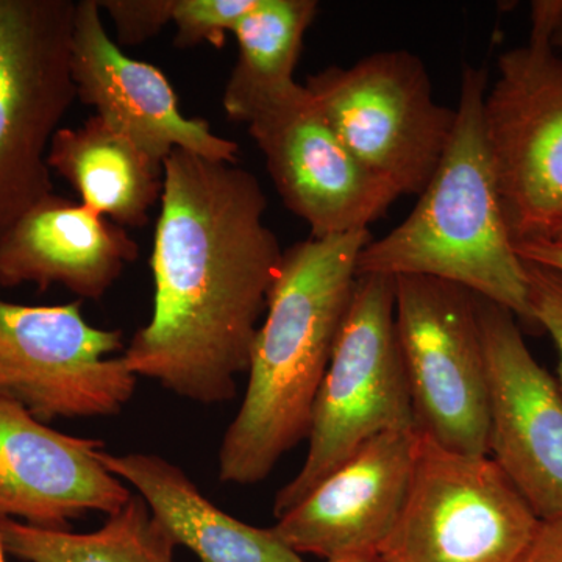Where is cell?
Here are the masks:
<instances>
[{
    "label": "cell",
    "mask_w": 562,
    "mask_h": 562,
    "mask_svg": "<svg viewBox=\"0 0 562 562\" xmlns=\"http://www.w3.org/2000/svg\"><path fill=\"white\" fill-rule=\"evenodd\" d=\"M160 201L154 313L122 358L133 375L187 401H232L283 258L265 222L268 199L238 162L176 149Z\"/></svg>",
    "instance_id": "cell-1"
},
{
    "label": "cell",
    "mask_w": 562,
    "mask_h": 562,
    "mask_svg": "<svg viewBox=\"0 0 562 562\" xmlns=\"http://www.w3.org/2000/svg\"><path fill=\"white\" fill-rule=\"evenodd\" d=\"M369 231L295 243L283 251L251 347L249 383L220 449V480L265 482L308 438L314 402L357 284Z\"/></svg>",
    "instance_id": "cell-2"
},
{
    "label": "cell",
    "mask_w": 562,
    "mask_h": 562,
    "mask_svg": "<svg viewBox=\"0 0 562 562\" xmlns=\"http://www.w3.org/2000/svg\"><path fill=\"white\" fill-rule=\"evenodd\" d=\"M486 70H462L457 122L438 169L398 227L358 257V276L430 277L460 284L535 324L525 261L503 214L484 143Z\"/></svg>",
    "instance_id": "cell-3"
},
{
    "label": "cell",
    "mask_w": 562,
    "mask_h": 562,
    "mask_svg": "<svg viewBox=\"0 0 562 562\" xmlns=\"http://www.w3.org/2000/svg\"><path fill=\"white\" fill-rule=\"evenodd\" d=\"M413 430L412 392L395 328V280L358 276L314 402L305 462L277 492L273 516L291 512L376 436Z\"/></svg>",
    "instance_id": "cell-4"
},
{
    "label": "cell",
    "mask_w": 562,
    "mask_h": 562,
    "mask_svg": "<svg viewBox=\"0 0 562 562\" xmlns=\"http://www.w3.org/2000/svg\"><path fill=\"white\" fill-rule=\"evenodd\" d=\"M561 0L531 3L527 43L498 57L483 99L484 143L514 246L562 224V55L552 43Z\"/></svg>",
    "instance_id": "cell-5"
},
{
    "label": "cell",
    "mask_w": 562,
    "mask_h": 562,
    "mask_svg": "<svg viewBox=\"0 0 562 562\" xmlns=\"http://www.w3.org/2000/svg\"><path fill=\"white\" fill-rule=\"evenodd\" d=\"M541 520L491 454L417 431L412 480L382 562H520Z\"/></svg>",
    "instance_id": "cell-6"
},
{
    "label": "cell",
    "mask_w": 562,
    "mask_h": 562,
    "mask_svg": "<svg viewBox=\"0 0 562 562\" xmlns=\"http://www.w3.org/2000/svg\"><path fill=\"white\" fill-rule=\"evenodd\" d=\"M72 0H0V236L54 194L47 154L77 99Z\"/></svg>",
    "instance_id": "cell-7"
},
{
    "label": "cell",
    "mask_w": 562,
    "mask_h": 562,
    "mask_svg": "<svg viewBox=\"0 0 562 562\" xmlns=\"http://www.w3.org/2000/svg\"><path fill=\"white\" fill-rule=\"evenodd\" d=\"M317 109L358 161L397 192L419 195L442 160L457 109L432 98L424 63L406 50L376 52L308 77Z\"/></svg>",
    "instance_id": "cell-8"
},
{
    "label": "cell",
    "mask_w": 562,
    "mask_h": 562,
    "mask_svg": "<svg viewBox=\"0 0 562 562\" xmlns=\"http://www.w3.org/2000/svg\"><path fill=\"white\" fill-rule=\"evenodd\" d=\"M395 328L416 430L443 449L490 454V392L476 295L430 277H395Z\"/></svg>",
    "instance_id": "cell-9"
},
{
    "label": "cell",
    "mask_w": 562,
    "mask_h": 562,
    "mask_svg": "<svg viewBox=\"0 0 562 562\" xmlns=\"http://www.w3.org/2000/svg\"><path fill=\"white\" fill-rule=\"evenodd\" d=\"M80 301L31 306L0 299V398L36 419H92L120 414L138 376L124 358L121 330L85 321Z\"/></svg>",
    "instance_id": "cell-10"
},
{
    "label": "cell",
    "mask_w": 562,
    "mask_h": 562,
    "mask_svg": "<svg viewBox=\"0 0 562 562\" xmlns=\"http://www.w3.org/2000/svg\"><path fill=\"white\" fill-rule=\"evenodd\" d=\"M247 125L281 201L313 238L369 231L401 198L344 146L305 85L266 103Z\"/></svg>",
    "instance_id": "cell-11"
},
{
    "label": "cell",
    "mask_w": 562,
    "mask_h": 562,
    "mask_svg": "<svg viewBox=\"0 0 562 562\" xmlns=\"http://www.w3.org/2000/svg\"><path fill=\"white\" fill-rule=\"evenodd\" d=\"M490 392V454L541 522L562 519V391L517 317L476 295Z\"/></svg>",
    "instance_id": "cell-12"
},
{
    "label": "cell",
    "mask_w": 562,
    "mask_h": 562,
    "mask_svg": "<svg viewBox=\"0 0 562 562\" xmlns=\"http://www.w3.org/2000/svg\"><path fill=\"white\" fill-rule=\"evenodd\" d=\"M101 11L98 0L77 2L70 54L77 99L94 106L98 116L157 165H165L176 149L238 162V143L216 135L206 121L183 116L165 74L127 57L110 38Z\"/></svg>",
    "instance_id": "cell-13"
},
{
    "label": "cell",
    "mask_w": 562,
    "mask_h": 562,
    "mask_svg": "<svg viewBox=\"0 0 562 562\" xmlns=\"http://www.w3.org/2000/svg\"><path fill=\"white\" fill-rule=\"evenodd\" d=\"M103 449L0 398V519L68 531L87 514L120 512L133 494L102 464Z\"/></svg>",
    "instance_id": "cell-14"
},
{
    "label": "cell",
    "mask_w": 562,
    "mask_h": 562,
    "mask_svg": "<svg viewBox=\"0 0 562 562\" xmlns=\"http://www.w3.org/2000/svg\"><path fill=\"white\" fill-rule=\"evenodd\" d=\"M416 446L417 430L376 436L277 519L273 530L294 552L324 561L379 558L401 516Z\"/></svg>",
    "instance_id": "cell-15"
},
{
    "label": "cell",
    "mask_w": 562,
    "mask_h": 562,
    "mask_svg": "<svg viewBox=\"0 0 562 562\" xmlns=\"http://www.w3.org/2000/svg\"><path fill=\"white\" fill-rule=\"evenodd\" d=\"M139 246L124 227L83 203L50 194L0 236V288L60 284L87 301H99Z\"/></svg>",
    "instance_id": "cell-16"
},
{
    "label": "cell",
    "mask_w": 562,
    "mask_h": 562,
    "mask_svg": "<svg viewBox=\"0 0 562 562\" xmlns=\"http://www.w3.org/2000/svg\"><path fill=\"white\" fill-rule=\"evenodd\" d=\"M101 461L135 487L177 546L190 549L201 562H305L273 528L254 527L222 512L166 458L102 450Z\"/></svg>",
    "instance_id": "cell-17"
},
{
    "label": "cell",
    "mask_w": 562,
    "mask_h": 562,
    "mask_svg": "<svg viewBox=\"0 0 562 562\" xmlns=\"http://www.w3.org/2000/svg\"><path fill=\"white\" fill-rule=\"evenodd\" d=\"M47 165L79 192L80 203L121 227L146 225L161 199L162 166L98 114L55 133Z\"/></svg>",
    "instance_id": "cell-18"
},
{
    "label": "cell",
    "mask_w": 562,
    "mask_h": 562,
    "mask_svg": "<svg viewBox=\"0 0 562 562\" xmlns=\"http://www.w3.org/2000/svg\"><path fill=\"white\" fill-rule=\"evenodd\" d=\"M316 14L314 0H257L235 25L238 60L222 98L228 117L249 122L261 106L297 85L294 69Z\"/></svg>",
    "instance_id": "cell-19"
},
{
    "label": "cell",
    "mask_w": 562,
    "mask_h": 562,
    "mask_svg": "<svg viewBox=\"0 0 562 562\" xmlns=\"http://www.w3.org/2000/svg\"><path fill=\"white\" fill-rule=\"evenodd\" d=\"M0 539L7 553L25 562H177L179 547L139 495L95 531L44 530L0 519Z\"/></svg>",
    "instance_id": "cell-20"
},
{
    "label": "cell",
    "mask_w": 562,
    "mask_h": 562,
    "mask_svg": "<svg viewBox=\"0 0 562 562\" xmlns=\"http://www.w3.org/2000/svg\"><path fill=\"white\" fill-rule=\"evenodd\" d=\"M255 3L257 0H176V46L187 49L206 41L221 47L225 33L233 32Z\"/></svg>",
    "instance_id": "cell-21"
},
{
    "label": "cell",
    "mask_w": 562,
    "mask_h": 562,
    "mask_svg": "<svg viewBox=\"0 0 562 562\" xmlns=\"http://www.w3.org/2000/svg\"><path fill=\"white\" fill-rule=\"evenodd\" d=\"M114 22L122 46H140L172 22L176 0H98Z\"/></svg>",
    "instance_id": "cell-22"
},
{
    "label": "cell",
    "mask_w": 562,
    "mask_h": 562,
    "mask_svg": "<svg viewBox=\"0 0 562 562\" xmlns=\"http://www.w3.org/2000/svg\"><path fill=\"white\" fill-rule=\"evenodd\" d=\"M525 261L527 269L528 291L535 325L552 336L558 355H560V387L562 391V271L539 262Z\"/></svg>",
    "instance_id": "cell-23"
},
{
    "label": "cell",
    "mask_w": 562,
    "mask_h": 562,
    "mask_svg": "<svg viewBox=\"0 0 562 562\" xmlns=\"http://www.w3.org/2000/svg\"><path fill=\"white\" fill-rule=\"evenodd\" d=\"M520 562H562V519L541 522Z\"/></svg>",
    "instance_id": "cell-24"
},
{
    "label": "cell",
    "mask_w": 562,
    "mask_h": 562,
    "mask_svg": "<svg viewBox=\"0 0 562 562\" xmlns=\"http://www.w3.org/2000/svg\"><path fill=\"white\" fill-rule=\"evenodd\" d=\"M516 251L522 260L539 262V265L550 266V268L562 271V249H557L546 243H532L516 246Z\"/></svg>",
    "instance_id": "cell-25"
},
{
    "label": "cell",
    "mask_w": 562,
    "mask_h": 562,
    "mask_svg": "<svg viewBox=\"0 0 562 562\" xmlns=\"http://www.w3.org/2000/svg\"><path fill=\"white\" fill-rule=\"evenodd\" d=\"M552 43L558 50L562 52V0L560 2V10H558L557 21H554Z\"/></svg>",
    "instance_id": "cell-26"
},
{
    "label": "cell",
    "mask_w": 562,
    "mask_h": 562,
    "mask_svg": "<svg viewBox=\"0 0 562 562\" xmlns=\"http://www.w3.org/2000/svg\"><path fill=\"white\" fill-rule=\"evenodd\" d=\"M549 244V246L557 247V249H562V224L558 225L554 228L552 235L549 236L547 241H542Z\"/></svg>",
    "instance_id": "cell-27"
},
{
    "label": "cell",
    "mask_w": 562,
    "mask_h": 562,
    "mask_svg": "<svg viewBox=\"0 0 562 562\" xmlns=\"http://www.w3.org/2000/svg\"><path fill=\"white\" fill-rule=\"evenodd\" d=\"M324 562H382L379 558H344V560H331Z\"/></svg>",
    "instance_id": "cell-28"
},
{
    "label": "cell",
    "mask_w": 562,
    "mask_h": 562,
    "mask_svg": "<svg viewBox=\"0 0 562 562\" xmlns=\"http://www.w3.org/2000/svg\"><path fill=\"white\" fill-rule=\"evenodd\" d=\"M5 553V547H3L2 539H0V562H7Z\"/></svg>",
    "instance_id": "cell-29"
}]
</instances>
